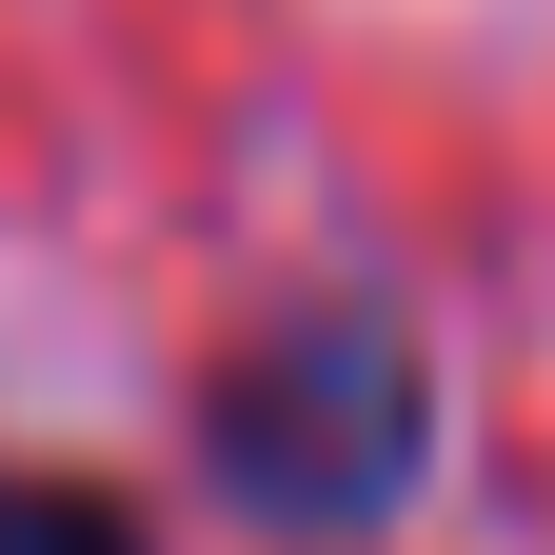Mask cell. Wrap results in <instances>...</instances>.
I'll return each instance as SVG.
<instances>
[{"mask_svg":"<svg viewBox=\"0 0 555 555\" xmlns=\"http://www.w3.org/2000/svg\"><path fill=\"white\" fill-rule=\"evenodd\" d=\"M0 555H139V516L80 496V476H21V456H0Z\"/></svg>","mask_w":555,"mask_h":555,"instance_id":"obj_2","label":"cell"},{"mask_svg":"<svg viewBox=\"0 0 555 555\" xmlns=\"http://www.w3.org/2000/svg\"><path fill=\"white\" fill-rule=\"evenodd\" d=\"M198 456H219V496L278 516V535H377L416 496V456H437V377H416V337L377 298H318V318H278L219 377Z\"/></svg>","mask_w":555,"mask_h":555,"instance_id":"obj_1","label":"cell"}]
</instances>
